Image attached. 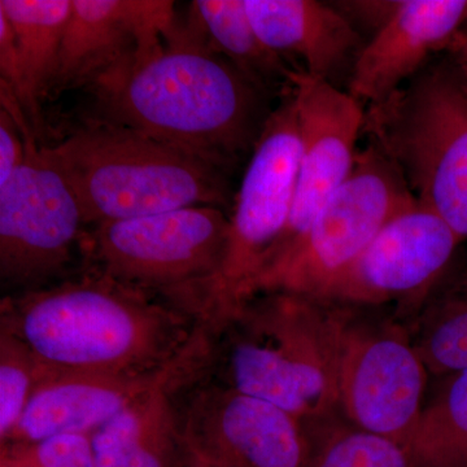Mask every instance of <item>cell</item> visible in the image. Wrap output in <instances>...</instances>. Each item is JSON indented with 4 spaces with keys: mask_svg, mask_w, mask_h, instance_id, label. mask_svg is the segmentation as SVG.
<instances>
[{
    "mask_svg": "<svg viewBox=\"0 0 467 467\" xmlns=\"http://www.w3.org/2000/svg\"><path fill=\"white\" fill-rule=\"evenodd\" d=\"M88 88L106 121L229 171L252 155L273 112L272 92L223 57L195 18L177 26L156 50L125 58Z\"/></svg>",
    "mask_w": 467,
    "mask_h": 467,
    "instance_id": "cell-1",
    "label": "cell"
},
{
    "mask_svg": "<svg viewBox=\"0 0 467 467\" xmlns=\"http://www.w3.org/2000/svg\"><path fill=\"white\" fill-rule=\"evenodd\" d=\"M0 330L51 373H146L174 364L209 325L169 301L88 266L39 290L7 295Z\"/></svg>",
    "mask_w": 467,
    "mask_h": 467,
    "instance_id": "cell-2",
    "label": "cell"
},
{
    "mask_svg": "<svg viewBox=\"0 0 467 467\" xmlns=\"http://www.w3.org/2000/svg\"><path fill=\"white\" fill-rule=\"evenodd\" d=\"M208 379L316 426L340 416V306L306 295H254L211 330Z\"/></svg>",
    "mask_w": 467,
    "mask_h": 467,
    "instance_id": "cell-3",
    "label": "cell"
},
{
    "mask_svg": "<svg viewBox=\"0 0 467 467\" xmlns=\"http://www.w3.org/2000/svg\"><path fill=\"white\" fill-rule=\"evenodd\" d=\"M41 149L75 190L86 225L235 202L232 171L106 119Z\"/></svg>",
    "mask_w": 467,
    "mask_h": 467,
    "instance_id": "cell-4",
    "label": "cell"
},
{
    "mask_svg": "<svg viewBox=\"0 0 467 467\" xmlns=\"http://www.w3.org/2000/svg\"><path fill=\"white\" fill-rule=\"evenodd\" d=\"M362 133L411 195L467 241V81L451 57L365 110Z\"/></svg>",
    "mask_w": 467,
    "mask_h": 467,
    "instance_id": "cell-5",
    "label": "cell"
},
{
    "mask_svg": "<svg viewBox=\"0 0 467 467\" xmlns=\"http://www.w3.org/2000/svg\"><path fill=\"white\" fill-rule=\"evenodd\" d=\"M229 233L223 209L187 207L94 226L82 254L88 266L207 324L209 285L225 259Z\"/></svg>",
    "mask_w": 467,
    "mask_h": 467,
    "instance_id": "cell-6",
    "label": "cell"
},
{
    "mask_svg": "<svg viewBox=\"0 0 467 467\" xmlns=\"http://www.w3.org/2000/svg\"><path fill=\"white\" fill-rule=\"evenodd\" d=\"M299 155V126L290 88L267 119L235 193L225 259L208 290L212 326L254 296V285L290 220Z\"/></svg>",
    "mask_w": 467,
    "mask_h": 467,
    "instance_id": "cell-7",
    "label": "cell"
},
{
    "mask_svg": "<svg viewBox=\"0 0 467 467\" xmlns=\"http://www.w3.org/2000/svg\"><path fill=\"white\" fill-rule=\"evenodd\" d=\"M416 202L391 160L368 142L346 182L319 209L300 242L261 276L254 295L287 291L321 299L378 233Z\"/></svg>",
    "mask_w": 467,
    "mask_h": 467,
    "instance_id": "cell-8",
    "label": "cell"
},
{
    "mask_svg": "<svg viewBox=\"0 0 467 467\" xmlns=\"http://www.w3.org/2000/svg\"><path fill=\"white\" fill-rule=\"evenodd\" d=\"M340 306V416L353 426L410 450L429 371L407 324L379 308Z\"/></svg>",
    "mask_w": 467,
    "mask_h": 467,
    "instance_id": "cell-9",
    "label": "cell"
},
{
    "mask_svg": "<svg viewBox=\"0 0 467 467\" xmlns=\"http://www.w3.org/2000/svg\"><path fill=\"white\" fill-rule=\"evenodd\" d=\"M23 165L0 187V279L8 295L63 281L82 254L84 212L66 175L26 134ZM7 296V295H5Z\"/></svg>",
    "mask_w": 467,
    "mask_h": 467,
    "instance_id": "cell-10",
    "label": "cell"
},
{
    "mask_svg": "<svg viewBox=\"0 0 467 467\" xmlns=\"http://www.w3.org/2000/svg\"><path fill=\"white\" fill-rule=\"evenodd\" d=\"M450 225L416 202L392 218L321 300L384 308L409 324L462 244Z\"/></svg>",
    "mask_w": 467,
    "mask_h": 467,
    "instance_id": "cell-11",
    "label": "cell"
},
{
    "mask_svg": "<svg viewBox=\"0 0 467 467\" xmlns=\"http://www.w3.org/2000/svg\"><path fill=\"white\" fill-rule=\"evenodd\" d=\"M184 436L207 467H308L310 427L270 402L202 377L177 391Z\"/></svg>",
    "mask_w": 467,
    "mask_h": 467,
    "instance_id": "cell-12",
    "label": "cell"
},
{
    "mask_svg": "<svg viewBox=\"0 0 467 467\" xmlns=\"http://www.w3.org/2000/svg\"><path fill=\"white\" fill-rule=\"evenodd\" d=\"M291 88L300 138L296 189L290 220L261 276L300 242L319 209L346 182L364 129L365 109L348 91L300 72L292 73Z\"/></svg>",
    "mask_w": 467,
    "mask_h": 467,
    "instance_id": "cell-13",
    "label": "cell"
},
{
    "mask_svg": "<svg viewBox=\"0 0 467 467\" xmlns=\"http://www.w3.org/2000/svg\"><path fill=\"white\" fill-rule=\"evenodd\" d=\"M211 349L208 334L182 358L159 370L122 374L48 371L5 444H32L61 434L91 435L140 396L201 379L208 373Z\"/></svg>",
    "mask_w": 467,
    "mask_h": 467,
    "instance_id": "cell-14",
    "label": "cell"
},
{
    "mask_svg": "<svg viewBox=\"0 0 467 467\" xmlns=\"http://www.w3.org/2000/svg\"><path fill=\"white\" fill-rule=\"evenodd\" d=\"M177 26L171 2L72 0L52 91L90 85L125 58L156 50Z\"/></svg>",
    "mask_w": 467,
    "mask_h": 467,
    "instance_id": "cell-15",
    "label": "cell"
},
{
    "mask_svg": "<svg viewBox=\"0 0 467 467\" xmlns=\"http://www.w3.org/2000/svg\"><path fill=\"white\" fill-rule=\"evenodd\" d=\"M467 17V0H402L365 45L348 84L359 103H379L450 50Z\"/></svg>",
    "mask_w": 467,
    "mask_h": 467,
    "instance_id": "cell-16",
    "label": "cell"
},
{
    "mask_svg": "<svg viewBox=\"0 0 467 467\" xmlns=\"http://www.w3.org/2000/svg\"><path fill=\"white\" fill-rule=\"evenodd\" d=\"M252 26L270 51L295 72L339 88L350 81L364 36L331 3L244 0Z\"/></svg>",
    "mask_w": 467,
    "mask_h": 467,
    "instance_id": "cell-17",
    "label": "cell"
},
{
    "mask_svg": "<svg viewBox=\"0 0 467 467\" xmlns=\"http://www.w3.org/2000/svg\"><path fill=\"white\" fill-rule=\"evenodd\" d=\"M186 387V386H184ZM162 387L140 396L90 435L99 467H189L177 391Z\"/></svg>",
    "mask_w": 467,
    "mask_h": 467,
    "instance_id": "cell-18",
    "label": "cell"
},
{
    "mask_svg": "<svg viewBox=\"0 0 467 467\" xmlns=\"http://www.w3.org/2000/svg\"><path fill=\"white\" fill-rule=\"evenodd\" d=\"M407 326L429 373L448 377L467 371V254L457 252Z\"/></svg>",
    "mask_w": 467,
    "mask_h": 467,
    "instance_id": "cell-19",
    "label": "cell"
},
{
    "mask_svg": "<svg viewBox=\"0 0 467 467\" xmlns=\"http://www.w3.org/2000/svg\"><path fill=\"white\" fill-rule=\"evenodd\" d=\"M192 8L211 45L243 75L272 94L291 88L295 70L261 41L244 0H198Z\"/></svg>",
    "mask_w": 467,
    "mask_h": 467,
    "instance_id": "cell-20",
    "label": "cell"
},
{
    "mask_svg": "<svg viewBox=\"0 0 467 467\" xmlns=\"http://www.w3.org/2000/svg\"><path fill=\"white\" fill-rule=\"evenodd\" d=\"M70 14L72 0H0L39 104L54 88Z\"/></svg>",
    "mask_w": 467,
    "mask_h": 467,
    "instance_id": "cell-21",
    "label": "cell"
},
{
    "mask_svg": "<svg viewBox=\"0 0 467 467\" xmlns=\"http://www.w3.org/2000/svg\"><path fill=\"white\" fill-rule=\"evenodd\" d=\"M444 378L409 450L418 467H459L467 459V371Z\"/></svg>",
    "mask_w": 467,
    "mask_h": 467,
    "instance_id": "cell-22",
    "label": "cell"
},
{
    "mask_svg": "<svg viewBox=\"0 0 467 467\" xmlns=\"http://www.w3.org/2000/svg\"><path fill=\"white\" fill-rule=\"evenodd\" d=\"M313 438L308 467H418L407 448L364 431L337 417L310 426Z\"/></svg>",
    "mask_w": 467,
    "mask_h": 467,
    "instance_id": "cell-23",
    "label": "cell"
},
{
    "mask_svg": "<svg viewBox=\"0 0 467 467\" xmlns=\"http://www.w3.org/2000/svg\"><path fill=\"white\" fill-rule=\"evenodd\" d=\"M48 370L15 335L0 330V444L14 434Z\"/></svg>",
    "mask_w": 467,
    "mask_h": 467,
    "instance_id": "cell-24",
    "label": "cell"
},
{
    "mask_svg": "<svg viewBox=\"0 0 467 467\" xmlns=\"http://www.w3.org/2000/svg\"><path fill=\"white\" fill-rule=\"evenodd\" d=\"M5 445L14 448L32 467H99L90 435L61 434L32 444Z\"/></svg>",
    "mask_w": 467,
    "mask_h": 467,
    "instance_id": "cell-25",
    "label": "cell"
},
{
    "mask_svg": "<svg viewBox=\"0 0 467 467\" xmlns=\"http://www.w3.org/2000/svg\"><path fill=\"white\" fill-rule=\"evenodd\" d=\"M402 0H346L330 2L361 36L371 38L395 16Z\"/></svg>",
    "mask_w": 467,
    "mask_h": 467,
    "instance_id": "cell-26",
    "label": "cell"
},
{
    "mask_svg": "<svg viewBox=\"0 0 467 467\" xmlns=\"http://www.w3.org/2000/svg\"><path fill=\"white\" fill-rule=\"evenodd\" d=\"M448 54L467 81V36L459 34L451 43Z\"/></svg>",
    "mask_w": 467,
    "mask_h": 467,
    "instance_id": "cell-27",
    "label": "cell"
},
{
    "mask_svg": "<svg viewBox=\"0 0 467 467\" xmlns=\"http://www.w3.org/2000/svg\"><path fill=\"white\" fill-rule=\"evenodd\" d=\"M0 467H32L14 448L9 445L0 447Z\"/></svg>",
    "mask_w": 467,
    "mask_h": 467,
    "instance_id": "cell-28",
    "label": "cell"
},
{
    "mask_svg": "<svg viewBox=\"0 0 467 467\" xmlns=\"http://www.w3.org/2000/svg\"><path fill=\"white\" fill-rule=\"evenodd\" d=\"M189 467H207L204 465V463H202L201 461L192 459V462L190 463Z\"/></svg>",
    "mask_w": 467,
    "mask_h": 467,
    "instance_id": "cell-29",
    "label": "cell"
},
{
    "mask_svg": "<svg viewBox=\"0 0 467 467\" xmlns=\"http://www.w3.org/2000/svg\"><path fill=\"white\" fill-rule=\"evenodd\" d=\"M460 34H462V36H467V17H466L465 23H463L462 29H461Z\"/></svg>",
    "mask_w": 467,
    "mask_h": 467,
    "instance_id": "cell-30",
    "label": "cell"
},
{
    "mask_svg": "<svg viewBox=\"0 0 467 467\" xmlns=\"http://www.w3.org/2000/svg\"><path fill=\"white\" fill-rule=\"evenodd\" d=\"M459 467H467V459Z\"/></svg>",
    "mask_w": 467,
    "mask_h": 467,
    "instance_id": "cell-31",
    "label": "cell"
}]
</instances>
